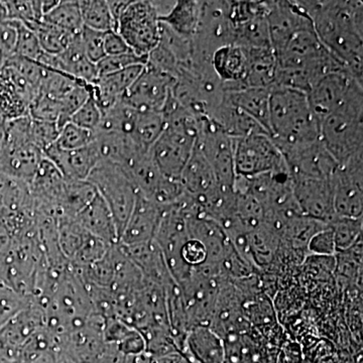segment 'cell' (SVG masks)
<instances>
[{
    "label": "cell",
    "instance_id": "6da1fadb",
    "mask_svg": "<svg viewBox=\"0 0 363 363\" xmlns=\"http://www.w3.org/2000/svg\"><path fill=\"white\" fill-rule=\"evenodd\" d=\"M320 42L359 82L363 80L362 1H301Z\"/></svg>",
    "mask_w": 363,
    "mask_h": 363
},
{
    "label": "cell",
    "instance_id": "7a4b0ae2",
    "mask_svg": "<svg viewBox=\"0 0 363 363\" xmlns=\"http://www.w3.org/2000/svg\"><path fill=\"white\" fill-rule=\"evenodd\" d=\"M269 135L281 152L320 140L319 121L312 111L307 93L271 87Z\"/></svg>",
    "mask_w": 363,
    "mask_h": 363
},
{
    "label": "cell",
    "instance_id": "3957f363",
    "mask_svg": "<svg viewBox=\"0 0 363 363\" xmlns=\"http://www.w3.org/2000/svg\"><path fill=\"white\" fill-rule=\"evenodd\" d=\"M320 140L337 164L363 155V89L319 121Z\"/></svg>",
    "mask_w": 363,
    "mask_h": 363
},
{
    "label": "cell",
    "instance_id": "277c9868",
    "mask_svg": "<svg viewBox=\"0 0 363 363\" xmlns=\"http://www.w3.org/2000/svg\"><path fill=\"white\" fill-rule=\"evenodd\" d=\"M87 181L111 210L117 233L123 234L138 195L130 177L118 164L101 161L91 172Z\"/></svg>",
    "mask_w": 363,
    "mask_h": 363
},
{
    "label": "cell",
    "instance_id": "5b68a950",
    "mask_svg": "<svg viewBox=\"0 0 363 363\" xmlns=\"http://www.w3.org/2000/svg\"><path fill=\"white\" fill-rule=\"evenodd\" d=\"M236 176L252 178L288 172L281 150L267 133H255L234 140Z\"/></svg>",
    "mask_w": 363,
    "mask_h": 363
},
{
    "label": "cell",
    "instance_id": "8992f818",
    "mask_svg": "<svg viewBox=\"0 0 363 363\" xmlns=\"http://www.w3.org/2000/svg\"><path fill=\"white\" fill-rule=\"evenodd\" d=\"M117 33L131 51L149 56L161 39V21L152 1H131L119 18Z\"/></svg>",
    "mask_w": 363,
    "mask_h": 363
},
{
    "label": "cell",
    "instance_id": "52a82bcc",
    "mask_svg": "<svg viewBox=\"0 0 363 363\" xmlns=\"http://www.w3.org/2000/svg\"><path fill=\"white\" fill-rule=\"evenodd\" d=\"M196 145L209 162L219 185L233 190L236 178L233 138L219 130L208 117H204L198 119Z\"/></svg>",
    "mask_w": 363,
    "mask_h": 363
},
{
    "label": "cell",
    "instance_id": "ba28073f",
    "mask_svg": "<svg viewBox=\"0 0 363 363\" xmlns=\"http://www.w3.org/2000/svg\"><path fill=\"white\" fill-rule=\"evenodd\" d=\"M331 182L336 216L362 218L363 155L338 164Z\"/></svg>",
    "mask_w": 363,
    "mask_h": 363
},
{
    "label": "cell",
    "instance_id": "9c48e42d",
    "mask_svg": "<svg viewBox=\"0 0 363 363\" xmlns=\"http://www.w3.org/2000/svg\"><path fill=\"white\" fill-rule=\"evenodd\" d=\"M267 14V1H230L233 45L242 48H272Z\"/></svg>",
    "mask_w": 363,
    "mask_h": 363
},
{
    "label": "cell",
    "instance_id": "30bf717a",
    "mask_svg": "<svg viewBox=\"0 0 363 363\" xmlns=\"http://www.w3.org/2000/svg\"><path fill=\"white\" fill-rule=\"evenodd\" d=\"M362 84L347 69L332 72L318 80L307 93L318 121L336 111L355 91L363 89Z\"/></svg>",
    "mask_w": 363,
    "mask_h": 363
},
{
    "label": "cell",
    "instance_id": "8fae6325",
    "mask_svg": "<svg viewBox=\"0 0 363 363\" xmlns=\"http://www.w3.org/2000/svg\"><path fill=\"white\" fill-rule=\"evenodd\" d=\"M176 79L147 64L123 97L136 111L162 112L171 95Z\"/></svg>",
    "mask_w": 363,
    "mask_h": 363
},
{
    "label": "cell",
    "instance_id": "7c38bea8",
    "mask_svg": "<svg viewBox=\"0 0 363 363\" xmlns=\"http://www.w3.org/2000/svg\"><path fill=\"white\" fill-rule=\"evenodd\" d=\"M290 178L294 197L301 212L310 218L328 224L336 216L331 179Z\"/></svg>",
    "mask_w": 363,
    "mask_h": 363
},
{
    "label": "cell",
    "instance_id": "4fadbf2b",
    "mask_svg": "<svg viewBox=\"0 0 363 363\" xmlns=\"http://www.w3.org/2000/svg\"><path fill=\"white\" fill-rule=\"evenodd\" d=\"M267 20L274 52L283 50L298 30L313 26L301 1H267Z\"/></svg>",
    "mask_w": 363,
    "mask_h": 363
},
{
    "label": "cell",
    "instance_id": "5bb4252c",
    "mask_svg": "<svg viewBox=\"0 0 363 363\" xmlns=\"http://www.w3.org/2000/svg\"><path fill=\"white\" fill-rule=\"evenodd\" d=\"M281 152L290 177L331 179L338 166L320 140Z\"/></svg>",
    "mask_w": 363,
    "mask_h": 363
},
{
    "label": "cell",
    "instance_id": "9a60e30c",
    "mask_svg": "<svg viewBox=\"0 0 363 363\" xmlns=\"http://www.w3.org/2000/svg\"><path fill=\"white\" fill-rule=\"evenodd\" d=\"M44 157L58 169L66 180L87 181L91 172L101 162L94 140L87 147L75 150L60 149L56 143L44 150Z\"/></svg>",
    "mask_w": 363,
    "mask_h": 363
},
{
    "label": "cell",
    "instance_id": "2e32d148",
    "mask_svg": "<svg viewBox=\"0 0 363 363\" xmlns=\"http://www.w3.org/2000/svg\"><path fill=\"white\" fill-rule=\"evenodd\" d=\"M164 208L138 192L130 219L123 235L133 245L152 242L156 236Z\"/></svg>",
    "mask_w": 363,
    "mask_h": 363
},
{
    "label": "cell",
    "instance_id": "e0dca14e",
    "mask_svg": "<svg viewBox=\"0 0 363 363\" xmlns=\"http://www.w3.org/2000/svg\"><path fill=\"white\" fill-rule=\"evenodd\" d=\"M212 68L221 81L224 91L245 88L247 72V52L245 48L228 45L217 50L212 56Z\"/></svg>",
    "mask_w": 363,
    "mask_h": 363
},
{
    "label": "cell",
    "instance_id": "ac0fdd59",
    "mask_svg": "<svg viewBox=\"0 0 363 363\" xmlns=\"http://www.w3.org/2000/svg\"><path fill=\"white\" fill-rule=\"evenodd\" d=\"M145 65H136L124 70L101 76L90 86V92L100 111L111 108L123 99L130 86L135 83Z\"/></svg>",
    "mask_w": 363,
    "mask_h": 363
},
{
    "label": "cell",
    "instance_id": "d6986e66",
    "mask_svg": "<svg viewBox=\"0 0 363 363\" xmlns=\"http://www.w3.org/2000/svg\"><path fill=\"white\" fill-rule=\"evenodd\" d=\"M180 182L185 192L195 201L204 199L220 187L209 162L196 145L192 156L182 173Z\"/></svg>",
    "mask_w": 363,
    "mask_h": 363
},
{
    "label": "cell",
    "instance_id": "ffe728a7",
    "mask_svg": "<svg viewBox=\"0 0 363 363\" xmlns=\"http://www.w3.org/2000/svg\"><path fill=\"white\" fill-rule=\"evenodd\" d=\"M208 118L219 130L233 140L255 135V133H267L257 121H253L252 117L248 116L247 113L228 101L225 94L221 104L211 112Z\"/></svg>",
    "mask_w": 363,
    "mask_h": 363
},
{
    "label": "cell",
    "instance_id": "44dd1931",
    "mask_svg": "<svg viewBox=\"0 0 363 363\" xmlns=\"http://www.w3.org/2000/svg\"><path fill=\"white\" fill-rule=\"evenodd\" d=\"M224 94L228 101L252 117L269 135L271 88H242L224 91Z\"/></svg>",
    "mask_w": 363,
    "mask_h": 363
},
{
    "label": "cell",
    "instance_id": "7402d4cb",
    "mask_svg": "<svg viewBox=\"0 0 363 363\" xmlns=\"http://www.w3.org/2000/svg\"><path fill=\"white\" fill-rule=\"evenodd\" d=\"M247 72L245 88H271L277 73L276 54L272 48H245Z\"/></svg>",
    "mask_w": 363,
    "mask_h": 363
},
{
    "label": "cell",
    "instance_id": "603a6c76",
    "mask_svg": "<svg viewBox=\"0 0 363 363\" xmlns=\"http://www.w3.org/2000/svg\"><path fill=\"white\" fill-rule=\"evenodd\" d=\"M185 340L188 350L202 363L223 362V340L210 327L190 329Z\"/></svg>",
    "mask_w": 363,
    "mask_h": 363
},
{
    "label": "cell",
    "instance_id": "cb8c5ba5",
    "mask_svg": "<svg viewBox=\"0 0 363 363\" xmlns=\"http://www.w3.org/2000/svg\"><path fill=\"white\" fill-rule=\"evenodd\" d=\"M201 6L202 1L196 0L176 1L171 13L160 18V21L181 37L192 40L199 23Z\"/></svg>",
    "mask_w": 363,
    "mask_h": 363
},
{
    "label": "cell",
    "instance_id": "d4e9b609",
    "mask_svg": "<svg viewBox=\"0 0 363 363\" xmlns=\"http://www.w3.org/2000/svg\"><path fill=\"white\" fill-rule=\"evenodd\" d=\"M164 128L162 112L138 111L130 138L138 149L150 152Z\"/></svg>",
    "mask_w": 363,
    "mask_h": 363
},
{
    "label": "cell",
    "instance_id": "484cf974",
    "mask_svg": "<svg viewBox=\"0 0 363 363\" xmlns=\"http://www.w3.org/2000/svg\"><path fill=\"white\" fill-rule=\"evenodd\" d=\"M43 21L72 35H80L84 26L79 1H60L58 6L43 16Z\"/></svg>",
    "mask_w": 363,
    "mask_h": 363
},
{
    "label": "cell",
    "instance_id": "4316f807",
    "mask_svg": "<svg viewBox=\"0 0 363 363\" xmlns=\"http://www.w3.org/2000/svg\"><path fill=\"white\" fill-rule=\"evenodd\" d=\"M83 25L98 32H116V26L106 0L79 1Z\"/></svg>",
    "mask_w": 363,
    "mask_h": 363
},
{
    "label": "cell",
    "instance_id": "83f0119b",
    "mask_svg": "<svg viewBox=\"0 0 363 363\" xmlns=\"http://www.w3.org/2000/svg\"><path fill=\"white\" fill-rule=\"evenodd\" d=\"M26 26V25H25ZM37 35L40 47L45 54L59 55L66 49L73 35L50 25L44 21L26 25Z\"/></svg>",
    "mask_w": 363,
    "mask_h": 363
},
{
    "label": "cell",
    "instance_id": "f1b7e54d",
    "mask_svg": "<svg viewBox=\"0 0 363 363\" xmlns=\"http://www.w3.org/2000/svg\"><path fill=\"white\" fill-rule=\"evenodd\" d=\"M328 226L333 233L337 252L350 250L362 238V218L335 216L329 222Z\"/></svg>",
    "mask_w": 363,
    "mask_h": 363
},
{
    "label": "cell",
    "instance_id": "f546056e",
    "mask_svg": "<svg viewBox=\"0 0 363 363\" xmlns=\"http://www.w3.org/2000/svg\"><path fill=\"white\" fill-rule=\"evenodd\" d=\"M16 26L18 39H16V55L14 56L38 62L44 51L40 47L35 33L30 28L18 21H11Z\"/></svg>",
    "mask_w": 363,
    "mask_h": 363
},
{
    "label": "cell",
    "instance_id": "4dcf8cb0",
    "mask_svg": "<svg viewBox=\"0 0 363 363\" xmlns=\"http://www.w3.org/2000/svg\"><path fill=\"white\" fill-rule=\"evenodd\" d=\"M94 133L76 124L68 123L60 130L56 143L60 149L75 150L87 147L94 140Z\"/></svg>",
    "mask_w": 363,
    "mask_h": 363
},
{
    "label": "cell",
    "instance_id": "1f68e13d",
    "mask_svg": "<svg viewBox=\"0 0 363 363\" xmlns=\"http://www.w3.org/2000/svg\"><path fill=\"white\" fill-rule=\"evenodd\" d=\"M147 63V57L138 56L133 51L116 56H106L96 64L98 78L124 70L130 67L145 65Z\"/></svg>",
    "mask_w": 363,
    "mask_h": 363
},
{
    "label": "cell",
    "instance_id": "d6a6232c",
    "mask_svg": "<svg viewBox=\"0 0 363 363\" xmlns=\"http://www.w3.org/2000/svg\"><path fill=\"white\" fill-rule=\"evenodd\" d=\"M106 33L98 32L92 28L83 26L80 33L81 44L85 56L93 64L99 63L106 57L104 42Z\"/></svg>",
    "mask_w": 363,
    "mask_h": 363
},
{
    "label": "cell",
    "instance_id": "836d02e7",
    "mask_svg": "<svg viewBox=\"0 0 363 363\" xmlns=\"http://www.w3.org/2000/svg\"><path fill=\"white\" fill-rule=\"evenodd\" d=\"M101 111L90 92V96L87 101L73 114L70 123L95 133L101 121Z\"/></svg>",
    "mask_w": 363,
    "mask_h": 363
},
{
    "label": "cell",
    "instance_id": "e575fe53",
    "mask_svg": "<svg viewBox=\"0 0 363 363\" xmlns=\"http://www.w3.org/2000/svg\"><path fill=\"white\" fill-rule=\"evenodd\" d=\"M308 250L313 255H334L336 250L335 240L330 227L322 229L315 234L308 243Z\"/></svg>",
    "mask_w": 363,
    "mask_h": 363
},
{
    "label": "cell",
    "instance_id": "d590c367",
    "mask_svg": "<svg viewBox=\"0 0 363 363\" xmlns=\"http://www.w3.org/2000/svg\"><path fill=\"white\" fill-rule=\"evenodd\" d=\"M16 26L11 21H4L0 25V60L1 62H6L7 60L13 58L16 55Z\"/></svg>",
    "mask_w": 363,
    "mask_h": 363
},
{
    "label": "cell",
    "instance_id": "8d00e7d4",
    "mask_svg": "<svg viewBox=\"0 0 363 363\" xmlns=\"http://www.w3.org/2000/svg\"><path fill=\"white\" fill-rule=\"evenodd\" d=\"M181 257L189 267L193 269L206 262L207 250L200 241L190 238L182 247Z\"/></svg>",
    "mask_w": 363,
    "mask_h": 363
},
{
    "label": "cell",
    "instance_id": "74e56055",
    "mask_svg": "<svg viewBox=\"0 0 363 363\" xmlns=\"http://www.w3.org/2000/svg\"><path fill=\"white\" fill-rule=\"evenodd\" d=\"M104 48L106 56H116V55L125 54L131 51L121 35L116 32L106 33Z\"/></svg>",
    "mask_w": 363,
    "mask_h": 363
},
{
    "label": "cell",
    "instance_id": "f35d334b",
    "mask_svg": "<svg viewBox=\"0 0 363 363\" xmlns=\"http://www.w3.org/2000/svg\"><path fill=\"white\" fill-rule=\"evenodd\" d=\"M131 1H107L108 4L109 11H111L112 20H113L114 26H116V32L117 33V26H118V21L121 16H123L124 11L128 9Z\"/></svg>",
    "mask_w": 363,
    "mask_h": 363
},
{
    "label": "cell",
    "instance_id": "ab89813d",
    "mask_svg": "<svg viewBox=\"0 0 363 363\" xmlns=\"http://www.w3.org/2000/svg\"><path fill=\"white\" fill-rule=\"evenodd\" d=\"M4 130H6V125L4 123V118L0 116V147H1L2 140L4 138Z\"/></svg>",
    "mask_w": 363,
    "mask_h": 363
}]
</instances>
